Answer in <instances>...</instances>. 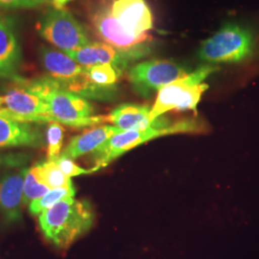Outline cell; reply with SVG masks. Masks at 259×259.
<instances>
[{
  "label": "cell",
  "mask_w": 259,
  "mask_h": 259,
  "mask_svg": "<svg viewBox=\"0 0 259 259\" xmlns=\"http://www.w3.org/2000/svg\"><path fill=\"white\" fill-rule=\"evenodd\" d=\"M0 77H11L16 80H20L17 75L15 74V68L8 67L0 64Z\"/></svg>",
  "instance_id": "26"
},
{
  "label": "cell",
  "mask_w": 259,
  "mask_h": 259,
  "mask_svg": "<svg viewBox=\"0 0 259 259\" xmlns=\"http://www.w3.org/2000/svg\"><path fill=\"white\" fill-rule=\"evenodd\" d=\"M41 61L52 79L65 88L84 73L85 67L76 63L67 54L49 48H42Z\"/></svg>",
  "instance_id": "13"
},
{
  "label": "cell",
  "mask_w": 259,
  "mask_h": 259,
  "mask_svg": "<svg viewBox=\"0 0 259 259\" xmlns=\"http://www.w3.org/2000/svg\"><path fill=\"white\" fill-rule=\"evenodd\" d=\"M75 193L74 186L51 189L45 196L29 204V211L33 215L40 214L65 198H74Z\"/></svg>",
  "instance_id": "20"
},
{
  "label": "cell",
  "mask_w": 259,
  "mask_h": 259,
  "mask_svg": "<svg viewBox=\"0 0 259 259\" xmlns=\"http://www.w3.org/2000/svg\"><path fill=\"white\" fill-rule=\"evenodd\" d=\"M93 24L106 44L119 51L131 63L150 54L148 35H138L126 30L112 16L111 8L102 7L98 10L93 17Z\"/></svg>",
  "instance_id": "6"
},
{
  "label": "cell",
  "mask_w": 259,
  "mask_h": 259,
  "mask_svg": "<svg viewBox=\"0 0 259 259\" xmlns=\"http://www.w3.org/2000/svg\"><path fill=\"white\" fill-rule=\"evenodd\" d=\"M123 70L112 65H93L85 67V74L89 80L98 88L116 92V83Z\"/></svg>",
  "instance_id": "19"
},
{
  "label": "cell",
  "mask_w": 259,
  "mask_h": 259,
  "mask_svg": "<svg viewBox=\"0 0 259 259\" xmlns=\"http://www.w3.org/2000/svg\"><path fill=\"white\" fill-rule=\"evenodd\" d=\"M190 73L185 65L169 60H153L131 66L130 83L140 96L147 97L155 91Z\"/></svg>",
  "instance_id": "7"
},
{
  "label": "cell",
  "mask_w": 259,
  "mask_h": 259,
  "mask_svg": "<svg viewBox=\"0 0 259 259\" xmlns=\"http://www.w3.org/2000/svg\"><path fill=\"white\" fill-rule=\"evenodd\" d=\"M41 138L29 123L13 120L0 115V148L16 146H38Z\"/></svg>",
  "instance_id": "16"
},
{
  "label": "cell",
  "mask_w": 259,
  "mask_h": 259,
  "mask_svg": "<svg viewBox=\"0 0 259 259\" xmlns=\"http://www.w3.org/2000/svg\"><path fill=\"white\" fill-rule=\"evenodd\" d=\"M258 45L255 30L239 23H227L202 42L198 57L208 64L237 65L256 55Z\"/></svg>",
  "instance_id": "3"
},
{
  "label": "cell",
  "mask_w": 259,
  "mask_h": 259,
  "mask_svg": "<svg viewBox=\"0 0 259 259\" xmlns=\"http://www.w3.org/2000/svg\"><path fill=\"white\" fill-rule=\"evenodd\" d=\"M55 161L56 163L58 164V166L60 167V169L62 170V172L68 178L85 175V174H92L93 172L97 171V169L95 167L90 168V169L80 167L73 162V159H70L68 157H62V156L58 157Z\"/></svg>",
  "instance_id": "23"
},
{
  "label": "cell",
  "mask_w": 259,
  "mask_h": 259,
  "mask_svg": "<svg viewBox=\"0 0 259 259\" xmlns=\"http://www.w3.org/2000/svg\"><path fill=\"white\" fill-rule=\"evenodd\" d=\"M64 128L58 122H49L47 129V160H56L61 155Z\"/></svg>",
  "instance_id": "22"
},
{
  "label": "cell",
  "mask_w": 259,
  "mask_h": 259,
  "mask_svg": "<svg viewBox=\"0 0 259 259\" xmlns=\"http://www.w3.org/2000/svg\"><path fill=\"white\" fill-rule=\"evenodd\" d=\"M37 180L50 189L73 186L71 179L65 176L55 160H47L32 167Z\"/></svg>",
  "instance_id": "18"
},
{
  "label": "cell",
  "mask_w": 259,
  "mask_h": 259,
  "mask_svg": "<svg viewBox=\"0 0 259 259\" xmlns=\"http://www.w3.org/2000/svg\"><path fill=\"white\" fill-rule=\"evenodd\" d=\"M196 124L197 123L192 120L169 124L166 119L159 117L157 124L148 129L121 131L93 152V159L95 163L94 167L99 170L107 166L117 157L149 140L172 134L192 132L197 129Z\"/></svg>",
  "instance_id": "5"
},
{
  "label": "cell",
  "mask_w": 259,
  "mask_h": 259,
  "mask_svg": "<svg viewBox=\"0 0 259 259\" xmlns=\"http://www.w3.org/2000/svg\"><path fill=\"white\" fill-rule=\"evenodd\" d=\"M53 4L56 7V9H62L67 2H69L70 0H52Z\"/></svg>",
  "instance_id": "27"
},
{
  "label": "cell",
  "mask_w": 259,
  "mask_h": 259,
  "mask_svg": "<svg viewBox=\"0 0 259 259\" xmlns=\"http://www.w3.org/2000/svg\"><path fill=\"white\" fill-rule=\"evenodd\" d=\"M47 0H0V6L6 8H37Z\"/></svg>",
  "instance_id": "24"
},
{
  "label": "cell",
  "mask_w": 259,
  "mask_h": 259,
  "mask_svg": "<svg viewBox=\"0 0 259 259\" xmlns=\"http://www.w3.org/2000/svg\"><path fill=\"white\" fill-rule=\"evenodd\" d=\"M150 111L151 109L145 105L122 104L108 115V121L121 131L148 129L159 120L158 117L155 123H151Z\"/></svg>",
  "instance_id": "15"
},
{
  "label": "cell",
  "mask_w": 259,
  "mask_h": 259,
  "mask_svg": "<svg viewBox=\"0 0 259 259\" xmlns=\"http://www.w3.org/2000/svg\"><path fill=\"white\" fill-rule=\"evenodd\" d=\"M112 16L123 27L141 35L153 28V17L145 0H114L111 7Z\"/></svg>",
  "instance_id": "10"
},
{
  "label": "cell",
  "mask_w": 259,
  "mask_h": 259,
  "mask_svg": "<svg viewBox=\"0 0 259 259\" xmlns=\"http://www.w3.org/2000/svg\"><path fill=\"white\" fill-rule=\"evenodd\" d=\"M0 115L24 123L52 122L47 102L22 84L0 96Z\"/></svg>",
  "instance_id": "9"
},
{
  "label": "cell",
  "mask_w": 259,
  "mask_h": 259,
  "mask_svg": "<svg viewBox=\"0 0 259 259\" xmlns=\"http://www.w3.org/2000/svg\"><path fill=\"white\" fill-rule=\"evenodd\" d=\"M119 132H121V130L109 125L100 126L88 131L71 139L65 150L61 152L60 156L68 157L70 159H76L89 153H93L108 139H111V137Z\"/></svg>",
  "instance_id": "14"
},
{
  "label": "cell",
  "mask_w": 259,
  "mask_h": 259,
  "mask_svg": "<svg viewBox=\"0 0 259 259\" xmlns=\"http://www.w3.org/2000/svg\"><path fill=\"white\" fill-rule=\"evenodd\" d=\"M20 82L47 102L52 122L84 128L108 121V116L94 115L93 107L85 98L66 91L51 77L33 82Z\"/></svg>",
  "instance_id": "1"
},
{
  "label": "cell",
  "mask_w": 259,
  "mask_h": 259,
  "mask_svg": "<svg viewBox=\"0 0 259 259\" xmlns=\"http://www.w3.org/2000/svg\"><path fill=\"white\" fill-rule=\"evenodd\" d=\"M217 69L218 66L215 65H201L193 72L159 90L157 100L150 111L151 123H155L156 119L167 111H195L204 92L208 89V84L204 83V79Z\"/></svg>",
  "instance_id": "4"
},
{
  "label": "cell",
  "mask_w": 259,
  "mask_h": 259,
  "mask_svg": "<svg viewBox=\"0 0 259 259\" xmlns=\"http://www.w3.org/2000/svg\"><path fill=\"white\" fill-rule=\"evenodd\" d=\"M39 34L65 53L77 50L91 44L83 26L67 11H49L41 19Z\"/></svg>",
  "instance_id": "8"
},
{
  "label": "cell",
  "mask_w": 259,
  "mask_h": 259,
  "mask_svg": "<svg viewBox=\"0 0 259 259\" xmlns=\"http://www.w3.org/2000/svg\"><path fill=\"white\" fill-rule=\"evenodd\" d=\"M23 162V156L19 155H5L0 156V167L1 166H19Z\"/></svg>",
  "instance_id": "25"
},
{
  "label": "cell",
  "mask_w": 259,
  "mask_h": 259,
  "mask_svg": "<svg viewBox=\"0 0 259 259\" xmlns=\"http://www.w3.org/2000/svg\"><path fill=\"white\" fill-rule=\"evenodd\" d=\"M50 187L41 184L35 175L32 167L29 168L25 175L23 186V204H30L33 201L41 198L50 191Z\"/></svg>",
  "instance_id": "21"
},
{
  "label": "cell",
  "mask_w": 259,
  "mask_h": 259,
  "mask_svg": "<svg viewBox=\"0 0 259 259\" xmlns=\"http://www.w3.org/2000/svg\"><path fill=\"white\" fill-rule=\"evenodd\" d=\"M76 63L84 67L93 65H112L121 70L126 69L131 62L115 48L104 42H91L85 47L65 53Z\"/></svg>",
  "instance_id": "12"
},
{
  "label": "cell",
  "mask_w": 259,
  "mask_h": 259,
  "mask_svg": "<svg viewBox=\"0 0 259 259\" xmlns=\"http://www.w3.org/2000/svg\"><path fill=\"white\" fill-rule=\"evenodd\" d=\"M27 168L0 177V213L8 222L21 218L23 186Z\"/></svg>",
  "instance_id": "11"
},
{
  "label": "cell",
  "mask_w": 259,
  "mask_h": 259,
  "mask_svg": "<svg viewBox=\"0 0 259 259\" xmlns=\"http://www.w3.org/2000/svg\"><path fill=\"white\" fill-rule=\"evenodd\" d=\"M19 57V47L9 20L0 19V64L15 68Z\"/></svg>",
  "instance_id": "17"
},
{
  "label": "cell",
  "mask_w": 259,
  "mask_h": 259,
  "mask_svg": "<svg viewBox=\"0 0 259 259\" xmlns=\"http://www.w3.org/2000/svg\"><path fill=\"white\" fill-rule=\"evenodd\" d=\"M94 213L87 201L65 198L38 216L41 232L57 248L67 249L93 227Z\"/></svg>",
  "instance_id": "2"
}]
</instances>
